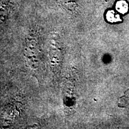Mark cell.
<instances>
[{"instance_id": "cell-1", "label": "cell", "mask_w": 129, "mask_h": 129, "mask_svg": "<svg viewBox=\"0 0 129 129\" xmlns=\"http://www.w3.org/2000/svg\"><path fill=\"white\" fill-rule=\"evenodd\" d=\"M106 18L108 20L111 22H116L120 20V16L114 12V11H109L106 14Z\"/></svg>"}, {"instance_id": "cell-2", "label": "cell", "mask_w": 129, "mask_h": 129, "mask_svg": "<svg viewBox=\"0 0 129 129\" xmlns=\"http://www.w3.org/2000/svg\"><path fill=\"white\" fill-rule=\"evenodd\" d=\"M117 9L122 13H125L127 12L128 6H127V3L124 1H119L117 4Z\"/></svg>"}]
</instances>
